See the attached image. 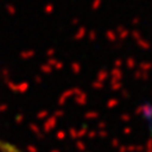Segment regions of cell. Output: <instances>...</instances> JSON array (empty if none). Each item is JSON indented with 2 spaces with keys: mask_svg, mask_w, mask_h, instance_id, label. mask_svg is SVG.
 I'll return each mask as SVG.
<instances>
[{
  "mask_svg": "<svg viewBox=\"0 0 152 152\" xmlns=\"http://www.w3.org/2000/svg\"><path fill=\"white\" fill-rule=\"evenodd\" d=\"M0 152H19L13 145L8 143V142L0 141Z\"/></svg>",
  "mask_w": 152,
  "mask_h": 152,
  "instance_id": "cell-1",
  "label": "cell"
}]
</instances>
